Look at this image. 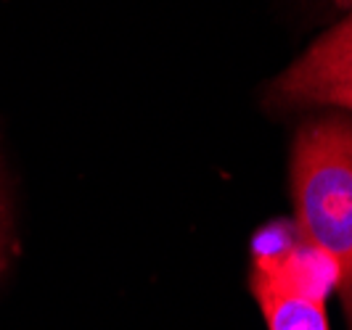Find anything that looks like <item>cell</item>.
I'll return each mask as SVG.
<instances>
[{"label":"cell","instance_id":"cell-1","mask_svg":"<svg viewBox=\"0 0 352 330\" xmlns=\"http://www.w3.org/2000/svg\"><path fill=\"white\" fill-rule=\"evenodd\" d=\"M297 233L336 270V291L352 330V119L323 117L300 127L292 148Z\"/></svg>","mask_w":352,"mask_h":330},{"label":"cell","instance_id":"cell-2","mask_svg":"<svg viewBox=\"0 0 352 330\" xmlns=\"http://www.w3.org/2000/svg\"><path fill=\"white\" fill-rule=\"evenodd\" d=\"M252 294L267 330H331L326 298L336 270L289 222L265 225L252 246Z\"/></svg>","mask_w":352,"mask_h":330},{"label":"cell","instance_id":"cell-3","mask_svg":"<svg viewBox=\"0 0 352 330\" xmlns=\"http://www.w3.org/2000/svg\"><path fill=\"white\" fill-rule=\"evenodd\" d=\"M273 106H342L352 111V11L316 40L267 93Z\"/></svg>","mask_w":352,"mask_h":330},{"label":"cell","instance_id":"cell-4","mask_svg":"<svg viewBox=\"0 0 352 330\" xmlns=\"http://www.w3.org/2000/svg\"><path fill=\"white\" fill-rule=\"evenodd\" d=\"M3 233H6V227H3V211H0V251H3Z\"/></svg>","mask_w":352,"mask_h":330},{"label":"cell","instance_id":"cell-5","mask_svg":"<svg viewBox=\"0 0 352 330\" xmlns=\"http://www.w3.org/2000/svg\"><path fill=\"white\" fill-rule=\"evenodd\" d=\"M339 3H344V0H339Z\"/></svg>","mask_w":352,"mask_h":330}]
</instances>
